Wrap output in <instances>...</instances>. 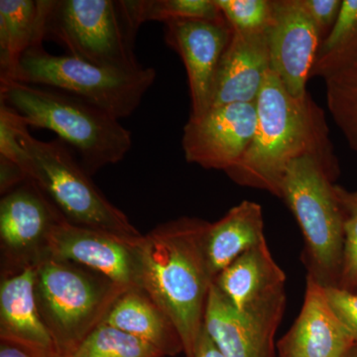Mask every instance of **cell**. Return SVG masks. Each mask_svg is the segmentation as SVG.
Wrapping results in <instances>:
<instances>
[{"label": "cell", "mask_w": 357, "mask_h": 357, "mask_svg": "<svg viewBox=\"0 0 357 357\" xmlns=\"http://www.w3.org/2000/svg\"><path fill=\"white\" fill-rule=\"evenodd\" d=\"M342 357H357V342H354L351 349L345 352Z\"/></svg>", "instance_id": "cell-34"}, {"label": "cell", "mask_w": 357, "mask_h": 357, "mask_svg": "<svg viewBox=\"0 0 357 357\" xmlns=\"http://www.w3.org/2000/svg\"><path fill=\"white\" fill-rule=\"evenodd\" d=\"M149 342L107 324L96 326L70 357H163Z\"/></svg>", "instance_id": "cell-25"}, {"label": "cell", "mask_w": 357, "mask_h": 357, "mask_svg": "<svg viewBox=\"0 0 357 357\" xmlns=\"http://www.w3.org/2000/svg\"><path fill=\"white\" fill-rule=\"evenodd\" d=\"M357 54V0H342L332 30L319 45L311 77H325Z\"/></svg>", "instance_id": "cell-23"}, {"label": "cell", "mask_w": 357, "mask_h": 357, "mask_svg": "<svg viewBox=\"0 0 357 357\" xmlns=\"http://www.w3.org/2000/svg\"><path fill=\"white\" fill-rule=\"evenodd\" d=\"M167 45L182 58L189 82L192 112L203 116L211 109L218 63L229 44L232 28L220 20H181L164 23Z\"/></svg>", "instance_id": "cell-12"}, {"label": "cell", "mask_w": 357, "mask_h": 357, "mask_svg": "<svg viewBox=\"0 0 357 357\" xmlns=\"http://www.w3.org/2000/svg\"><path fill=\"white\" fill-rule=\"evenodd\" d=\"M326 298L335 316L357 342V292L338 287L325 288Z\"/></svg>", "instance_id": "cell-29"}, {"label": "cell", "mask_w": 357, "mask_h": 357, "mask_svg": "<svg viewBox=\"0 0 357 357\" xmlns=\"http://www.w3.org/2000/svg\"><path fill=\"white\" fill-rule=\"evenodd\" d=\"M129 24L136 33L143 23L181 20H220L215 0H121Z\"/></svg>", "instance_id": "cell-22"}, {"label": "cell", "mask_w": 357, "mask_h": 357, "mask_svg": "<svg viewBox=\"0 0 357 357\" xmlns=\"http://www.w3.org/2000/svg\"><path fill=\"white\" fill-rule=\"evenodd\" d=\"M194 357H227L203 328L195 347Z\"/></svg>", "instance_id": "cell-32"}, {"label": "cell", "mask_w": 357, "mask_h": 357, "mask_svg": "<svg viewBox=\"0 0 357 357\" xmlns=\"http://www.w3.org/2000/svg\"><path fill=\"white\" fill-rule=\"evenodd\" d=\"M354 344L335 316L325 287L307 276L299 316L277 344L279 357H342Z\"/></svg>", "instance_id": "cell-15"}, {"label": "cell", "mask_w": 357, "mask_h": 357, "mask_svg": "<svg viewBox=\"0 0 357 357\" xmlns=\"http://www.w3.org/2000/svg\"><path fill=\"white\" fill-rule=\"evenodd\" d=\"M136 33L121 1L50 0L45 40L73 57L107 69L132 72L143 68L134 54Z\"/></svg>", "instance_id": "cell-8"}, {"label": "cell", "mask_w": 357, "mask_h": 357, "mask_svg": "<svg viewBox=\"0 0 357 357\" xmlns=\"http://www.w3.org/2000/svg\"><path fill=\"white\" fill-rule=\"evenodd\" d=\"M285 272L275 261L266 239L218 274L213 284L237 311L286 304Z\"/></svg>", "instance_id": "cell-17"}, {"label": "cell", "mask_w": 357, "mask_h": 357, "mask_svg": "<svg viewBox=\"0 0 357 357\" xmlns=\"http://www.w3.org/2000/svg\"><path fill=\"white\" fill-rule=\"evenodd\" d=\"M264 239L262 208L255 202L243 201L217 222L210 223L204 246L213 281L237 258Z\"/></svg>", "instance_id": "cell-20"}, {"label": "cell", "mask_w": 357, "mask_h": 357, "mask_svg": "<svg viewBox=\"0 0 357 357\" xmlns=\"http://www.w3.org/2000/svg\"><path fill=\"white\" fill-rule=\"evenodd\" d=\"M255 105L253 139L241 161L225 172L234 182L281 198L288 167L304 156L318 159L335 178L338 163L325 112L309 93L304 98L291 95L269 70Z\"/></svg>", "instance_id": "cell-1"}, {"label": "cell", "mask_w": 357, "mask_h": 357, "mask_svg": "<svg viewBox=\"0 0 357 357\" xmlns=\"http://www.w3.org/2000/svg\"><path fill=\"white\" fill-rule=\"evenodd\" d=\"M356 292H357V289H356Z\"/></svg>", "instance_id": "cell-37"}, {"label": "cell", "mask_w": 357, "mask_h": 357, "mask_svg": "<svg viewBox=\"0 0 357 357\" xmlns=\"http://www.w3.org/2000/svg\"><path fill=\"white\" fill-rule=\"evenodd\" d=\"M232 29L239 32L267 31L273 0H215Z\"/></svg>", "instance_id": "cell-27"}, {"label": "cell", "mask_w": 357, "mask_h": 357, "mask_svg": "<svg viewBox=\"0 0 357 357\" xmlns=\"http://www.w3.org/2000/svg\"><path fill=\"white\" fill-rule=\"evenodd\" d=\"M286 304L239 312L213 283L204 328L227 357H276L275 335Z\"/></svg>", "instance_id": "cell-13"}, {"label": "cell", "mask_w": 357, "mask_h": 357, "mask_svg": "<svg viewBox=\"0 0 357 357\" xmlns=\"http://www.w3.org/2000/svg\"><path fill=\"white\" fill-rule=\"evenodd\" d=\"M335 192L344 211V257L338 288L357 289V192H351L335 185Z\"/></svg>", "instance_id": "cell-26"}, {"label": "cell", "mask_w": 357, "mask_h": 357, "mask_svg": "<svg viewBox=\"0 0 357 357\" xmlns=\"http://www.w3.org/2000/svg\"><path fill=\"white\" fill-rule=\"evenodd\" d=\"M102 323L149 342L164 356L184 351L172 321L143 289L131 288L122 294Z\"/></svg>", "instance_id": "cell-19"}, {"label": "cell", "mask_w": 357, "mask_h": 357, "mask_svg": "<svg viewBox=\"0 0 357 357\" xmlns=\"http://www.w3.org/2000/svg\"><path fill=\"white\" fill-rule=\"evenodd\" d=\"M36 265L7 275L0 285V337L34 354H58L40 314L35 293Z\"/></svg>", "instance_id": "cell-18"}, {"label": "cell", "mask_w": 357, "mask_h": 357, "mask_svg": "<svg viewBox=\"0 0 357 357\" xmlns=\"http://www.w3.org/2000/svg\"><path fill=\"white\" fill-rule=\"evenodd\" d=\"M50 0L0 1V82L13 81L23 54L43 44Z\"/></svg>", "instance_id": "cell-21"}, {"label": "cell", "mask_w": 357, "mask_h": 357, "mask_svg": "<svg viewBox=\"0 0 357 357\" xmlns=\"http://www.w3.org/2000/svg\"><path fill=\"white\" fill-rule=\"evenodd\" d=\"M269 70L271 63L266 31L232 29L215 73L211 107L255 103Z\"/></svg>", "instance_id": "cell-16"}, {"label": "cell", "mask_w": 357, "mask_h": 357, "mask_svg": "<svg viewBox=\"0 0 357 357\" xmlns=\"http://www.w3.org/2000/svg\"><path fill=\"white\" fill-rule=\"evenodd\" d=\"M0 357H36V354L21 345L1 340Z\"/></svg>", "instance_id": "cell-33"}, {"label": "cell", "mask_w": 357, "mask_h": 357, "mask_svg": "<svg viewBox=\"0 0 357 357\" xmlns=\"http://www.w3.org/2000/svg\"><path fill=\"white\" fill-rule=\"evenodd\" d=\"M312 22L318 28L321 39L330 33L335 25L342 0H301Z\"/></svg>", "instance_id": "cell-30"}, {"label": "cell", "mask_w": 357, "mask_h": 357, "mask_svg": "<svg viewBox=\"0 0 357 357\" xmlns=\"http://www.w3.org/2000/svg\"><path fill=\"white\" fill-rule=\"evenodd\" d=\"M324 79L328 110L349 147L357 153V62L345 63Z\"/></svg>", "instance_id": "cell-24"}, {"label": "cell", "mask_w": 357, "mask_h": 357, "mask_svg": "<svg viewBox=\"0 0 357 357\" xmlns=\"http://www.w3.org/2000/svg\"><path fill=\"white\" fill-rule=\"evenodd\" d=\"M62 218L31 181H26L2 197V252L17 267L16 270L27 265H36L40 261L52 227Z\"/></svg>", "instance_id": "cell-14"}, {"label": "cell", "mask_w": 357, "mask_h": 357, "mask_svg": "<svg viewBox=\"0 0 357 357\" xmlns=\"http://www.w3.org/2000/svg\"><path fill=\"white\" fill-rule=\"evenodd\" d=\"M351 61H354V62H357V54L356 55V57L352 58ZM351 61H349V62H351Z\"/></svg>", "instance_id": "cell-36"}, {"label": "cell", "mask_w": 357, "mask_h": 357, "mask_svg": "<svg viewBox=\"0 0 357 357\" xmlns=\"http://www.w3.org/2000/svg\"><path fill=\"white\" fill-rule=\"evenodd\" d=\"M26 181V174L18 164L0 157V190L2 196L13 191Z\"/></svg>", "instance_id": "cell-31"}, {"label": "cell", "mask_w": 357, "mask_h": 357, "mask_svg": "<svg viewBox=\"0 0 357 357\" xmlns=\"http://www.w3.org/2000/svg\"><path fill=\"white\" fill-rule=\"evenodd\" d=\"M26 128L28 126L22 116L6 102H0V157L20 167L25 158L20 138Z\"/></svg>", "instance_id": "cell-28"}, {"label": "cell", "mask_w": 357, "mask_h": 357, "mask_svg": "<svg viewBox=\"0 0 357 357\" xmlns=\"http://www.w3.org/2000/svg\"><path fill=\"white\" fill-rule=\"evenodd\" d=\"M257 122L255 103L211 107L201 117H190L183 134L187 162L227 172L243 158Z\"/></svg>", "instance_id": "cell-10"}, {"label": "cell", "mask_w": 357, "mask_h": 357, "mask_svg": "<svg viewBox=\"0 0 357 357\" xmlns=\"http://www.w3.org/2000/svg\"><path fill=\"white\" fill-rule=\"evenodd\" d=\"M208 227L201 218H180L138 241L141 288L172 321L185 357H194L213 283L204 246Z\"/></svg>", "instance_id": "cell-2"}, {"label": "cell", "mask_w": 357, "mask_h": 357, "mask_svg": "<svg viewBox=\"0 0 357 357\" xmlns=\"http://www.w3.org/2000/svg\"><path fill=\"white\" fill-rule=\"evenodd\" d=\"M140 237L77 227L62 218L50 230L43 257L76 263L126 289L141 288Z\"/></svg>", "instance_id": "cell-9"}, {"label": "cell", "mask_w": 357, "mask_h": 357, "mask_svg": "<svg viewBox=\"0 0 357 357\" xmlns=\"http://www.w3.org/2000/svg\"><path fill=\"white\" fill-rule=\"evenodd\" d=\"M126 290L76 263L43 257L36 264L37 304L60 356H72Z\"/></svg>", "instance_id": "cell-4"}, {"label": "cell", "mask_w": 357, "mask_h": 357, "mask_svg": "<svg viewBox=\"0 0 357 357\" xmlns=\"http://www.w3.org/2000/svg\"><path fill=\"white\" fill-rule=\"evenodd\" d=\"M266 35L271 70L291 95L304 98L323 39L302 1L273 0Z\"/></svg>", "instance_id": "cell-11"}, {"label": "cell", "mask_w": 357, "mask_h": 357, "mask_svg": "<svg viewBox=\"0 0 357 357\" xmlns=\"http://www.w3.org/2000/svg\"><path fill=\"white\" fill-rule=\"evenodd\" d=\"M25 158L21 168L62 217L72 225L137 238L142 234L123 211L103 196L62 140L41 141L28 128L21 134Z\"/></svg>", "instance_id": "cell-6"}, {"label": "cell", "mask_w": 357, "mask_h": 357, "mask_svg": "<svg viewBox=\"0 0 357 357\" xmlns=\"http://www.w3.org/2000/svg\"><path fill=\"white\" fill-rule=\"evenodd\" d=\"M36 357H66L59 354H37Z\"/></svg>", "instance_id": "cell-35"}, {"label": "cell", "mask_w": 357, "mask_h": 357, "mask_svg": "<svg viewBox=\"0 0 357 357\" xmlns=\"http://www.w3.org/2000/svg\"><path fill=\"white\" fill-rule=\"evenodd\" d=\"M0 102L16 110L28 128L48 129L72 145L89 175L119 163L132 146L131 132L119 119L64 91L0 82Z\"/></svg>", "instance_id": "cell-3"}, {"label": "cell", "mask_w": 357, "mask_h": 357, "mask_svg": "<svg viewBox=\"0 0 357 357\" xmlns=\"http://www.w3.org/2000/svg\"><path fill=\"white\" fill-rule=\"evenodd\" d=\"M335 178L318 159L304 156L288 167L281 198L299 223L307 276L324 287H338L344 257V211Z\"/></svg>", "instance_id": "cell-5"}, {"label": "cell", "mask_w": 357, "mask_h": 357, "mask_svg": "<svg viewBox=\"0 0 357 357\" xmlns=\"http://www.w3.org/2000/svg\"><path fill=\"white\" fill-rule=\"evenodd\" d=\"M155 79L153 68L107 69L70 55H52L41 44L23 54L13 81L64 91L121 119L139 107Z\"/></svg>", "instance_id": "cell-7"}]
</instances>
